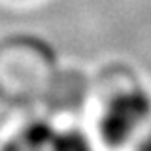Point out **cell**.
<instances>
[{
  "label": "cell",
  "mask_w": 151,
  "mask_h": 151,
  "mask_svg": "<svg viewBox=\"0 0 151 151\" xmlns=\"http://www.w3.org/2000/svg\"><path fill=\"white\" fill-rule=\"evenodd\" d=\"M138 151H151V121L147 123V127L144 129L138 142Z\"/></svg>",
  "instance_id": "cell-3"
},
{
  "label": "cell",
  "mask_w": 151,
  "mask_h": 151,
  "mask_svg": "<svg viewBox=\"0 0 151 151\" xmlns=\"http://www.w3.org/2000/svg\"><path fill=\"white\" fill-rule=\"evenodd\" d=\"M49 151H93L89 140L79 130H64L53 136Z\"/></svg>",
  "instance_id": "cell-2"
},
{
  "label": "cell",
  "mask_w": 151,
  "mask_h": 151,
  "mask_svg": "<svg viewBox=\"0 0 151 151\" xmlns=\"http://www.w3.org/2000/svg\"><path fill=\"white\" fill-rule=\"evenodd\" d=\"M151 121V94L144 89H125L108 102L100 117V136L110 145H125Z\"/></svg>",
  "instance_id": "cell-1"
}]
</instances>
